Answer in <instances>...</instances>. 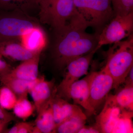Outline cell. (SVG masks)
Masks as SVG:
<instances>
[{"instance_id":"28","label":"cell","mask_w":133,"mask_h":133,"mask_svg":"<svg viewBox=\"0 0 133 133\" xmlns=\"http://www.w3.org/2000/svg\"><path fill=\"white\" fill-rule=\"evenodd\" d=\"M123 83L125 84V85H133V66L129 71Z\"/></svg>"},{"instance_id":"9","label":"cell","mask_w":133,"mask_h":133,"mask_svg":"<svg viewBox=\"0 0 133 133\" xmlns=\"http://www.w3.org/2000/svg\"><path fill=\"white\" fill-rule=\"evenodd\" d=\"M113 85L112 78L104 69L94 71L90 85L89 102L95 112L105 101Z\"/></svg>"},{"instance_id":"13","label":"cell","mask_w":133,"mask_h":133,"mask_svg":"<svg viewBox=\"0 0 133 133\" xmlns=\"http://www.w3.org/2000/svg\"><path fill=\"white\" fill-rule=\"evenodd\" d=\"M50 105L56 126L70 116L84 114L77 105L72 104L57 94L51 100Z\"/></svg>"},{"instance_id":"2","label":"cell","mask_w":133,"mask_h":133,"mask_svg":"<svg viewBox=\"0 0 133 133\" xmlns=\"http://www.w3.org/2000/svg\"><path fill=\"white\" fill-rule=\"evenodd\" d=\"M110 48L104 69L112 78L113 89H118L124 83L133 66V34L124 41L115 43Z\"/></svg>"},{"instance_id":"7","label":"cell","mask_w":133,"mask_h":133,"mask_svg":"<svg viewBox=\"0 0 133 133\" xmlns=\"http://www.w3.org/2000/svg\"><path fill=\"white\" fill-rule=\"evenodd\" d=\"M97 50L72 59L66 65L64 77L57 87V95L65 97L66 92L72 84L81 77L88 74L89 66Z\"/></svg>"},{"instance_id":"10","label":"cell","mask_w":133,"mask_h":133,"mask_svg":"<svg viewBox=\"0 0 133 133\" xmlns=\"http://www.w3.org/2000/svg\"><path fill=\"white\" fill-rule=\"evenodd\" d=\"M94 71L87 74L82 79L72 83L67 91L65 98L71 99L74 103L83 107L89 115L95 114L96 112L89 104L90 85Z\"/></svg>"},{"instance_id":"6","label":"cell","mask_w":133,"mask_h":133,"mask_svg":"<svg viewBox=\"0 0 133 133\" xmlns=\"http://www.w3.org/2000/svg\"><path fill=\"white\" fill-rule=\"evenodd\" d=\"M133 12L124 16H115L104 26L98 37L97 48L113 44L133 34Z\"/></svg>"},{"instance_id":"19","label":"cell","mask_w":133,"mask_h":133,"mask_svg":"<svg viewBox=\"0 0 133 133\" xmlns=\"http://www.w3.org/2000/svg\"><path fill=\"white\" fill-rule=\"evenodd\" d=\"M15 116L25 120L32 115L35 110L34 104L28 99V97L18 98L13 108Z\"/></svg>"},{"instance_id":"18","label":"cell","mask_w":133,"mask_h":133,"mask_svg":"<svg viewBox=\"0 0 133 133\" xmlns=\"http://www.w3.org/2000/svg\"><path fill=\"white\" fill-rule=\"evenodd\" d=\"M87 119L85 114L70 116L56 126L54 133H78L85 125Z\"/></svg>"},{"instance_id":"26","label":"cell","mask_w":133,"mask_h":133,"mask_svg":"<svg viewBox=\"0 0 133 133\" xmlns=\"http://www.w3.org/2000/svg\"><path fill=\"white\" fill-rule=\"evenodd\" d=\"M12 69V66L7 63L3 57L0 54V76L9 74Z\"/></svg>"},{"instance_id":"11","label":"cell","mask_w":133,"mask_h":133,"mask_svg":"<svg viewBox=\"0 0 133 133\" xmlns=\"http://www.w3.org/2000/svg\"><path fill=\"white\" fill-rule=\"evenodd\" d=\"M56 93L55 81H47L43 78H39L29 92L37 113L50 105L51 101Z\"/></svg>"},{"instance_id":"29","label":"cell","mask_w":133,"mask_h":133,"mask_svg":"<svg viewBox=\"0 0 133 133\" xmlns=\"http://www.w3.org/2000/svg\"><path fill=\"white\" fill-rule=\"evenodd\" d=\"M9 122L0 119V133H4Z\"/></svg>"},{"instance_id":"14","label":"cell","mask_w":133,"mask_h":133,"mask_svg":"<svg viewBox=\"0 0 133 133\" xmlns=\"http://www.w3.org/2000/svg\"><path fill=\"white\" fill-rule=\"evenodd\" d=\"M0 54L9 60L22 62L38 54L29 51L16 40L0 42Z\"/></svg>"},{"instance_id":"23","label":"cell","mask_w":133,"mask_h":133,"mask_svg":"<svg viewBox=\"0 0 133 133\" xmlns=\"http://www.w3.org/2000/svg\"><path fill=\"white\" fill-rule=\"evenodd\" d=\"M32 0H0V8H16L19 5L31 4Z\"/></svg>"},{"instance_id":"25","label":"cell","mask_w":133,"mask_h":133,"mask_svg":"<svg viewBox=\"0 0 133 133\" xmlns=\"http://www.w3.org/2000/svg\"><path fill=\"white\" fill-rule=\"evenodd\" d=\"M0 119L10 123L11 121L16 120V117L14 114L0 106Z\"/></svg>"},{"instance_id":"8","label":"cell","mask_w":133,"mask_h":133,"mask_svg":"<svg viewBox=\"0 0 133 133\" xmlns=\"http://www.w3.org/2000/svg\"><path fill=\"white\" fill-rule=\"evenodd\" d=\"M37 26L33 19L26 17L0 15V42L20 39L26 31Z\"/></svg>"},{"instance_id":"22","label":"cell","mask_w":133,"mask_h":133,"mask_svg":"<svg viewBox=\"0 0 133 133\" xmlns=\"http://www.w3.org/2000/svg\"><path fill=\"white\" fill-rule=\"evenodd\" d=\"M115 16H124L133 12V0H111Z\"/></svg>"},{"instance_id":"12","label":"cell","mask_w":133,"mask_h":133,"mask_svg":"<svg viewBox=\"0 0 133 133\" xmlns=\"http://www.w3.org/2000/svg\"><path fill=\"white\" fill-rule=\"evenodd\" d=\"M19 39L26 49L35 54L41 53L48 43L46 34L39 26L26 31Z\"/></svg>"},{"instance_id":"20","label":"cell","mask_w":133,"mask_h":133,"mask_svg":"<svg viewBox=\"0 0 133 133\" xmlns=\"http://www.w3.org/2000/svg\"><path fill=\"white\" fill-rule=\"evenodd\" d=\"M114 96L119 105L133 112V85H125Z\"/></svg>"},{"instance_id":"24","label":"cell","mask_w":133,"mask_h":133,"mask_svg":"<svg viewBox=\"0 0 133 133\" xmlns=\"http://www.w3.org/2000/svg\"><path fill=\"white\" fill-rule=\"evenodd\" d=\"M34 122H19V128L18 133H32L34 129Z\"/></svg>"},{"instance_id":"27","label":"cell","mask_w":133,"mask_h":133,"mask_svg":"<svg viewBox=\"0 0 133 133\" xmlns=\"http://www.w3.org/2000/svg\"><path fill=\"white\" fill-rule=\"evenodd\" d=\"M99 129L95 124L93 126L84 125L78 131V133H100Z\"/></svg>"},{"instance_id":"21","label":"cell","mask_w":133,"mask_h":133,"mask_svg":"<svg viewBox=\"0 0 133 133\" xmlns=\"http://www.w3.org/2000/svg\"><path fill=\"white\" fill-rule=\"evenodd\" d=\"M14 93L5 85L0 86V106L7 110L13 109L17 101Z\"/></svg>"},{"instance_id":"15","label":"cell","mask_w":133,"mask_h":133,"mask_svg":"<svg viewBox=\"0 0 133 133\" xmlns=\"http://www.w3.org/2000/svg\"><path fill=\"white\" fill-rule=\"evenodd\" d=\"M41 54H38L22 62L8 75L26 81H33L38 78V65Z\"/></svg>"},{"instance_id":"1","label":"cell","mask_w":133,"mask_h":133,"mask_svg":"<svg viewBox=\"0 0 133 133\" xmlns=\"http://www.w3.org/2000/svg\"><path fill=\"white\" fill-rule=\"evenodd\" d=\"M89 27L84 18L78 13L62 30L56 33L52 57L59 70L65 68L72 59L88 54L97 48L98 33H87Z\"/></svg>"},{"instance_id":"3","label":"cell","mask_w":133,"mask_h":133,"mask_svg":"<svg viewBox=\"0 0 133 133\" xmlns=\"http://www.w3.org/2000/svg\"><path fill=\"white\" fill-rule=\"evenodd\" d=\"M133 112L119 105L114 95H108L95 124L101 133H133Z\"/></svg>"},{"instance_id":"4","label":"cell","mask_w":133,"mask_h":133,"mask_svg":"<svg viewBox=\"0 0 133 133\" xmlns=\"http://www.w3.org/2000/svg\"><path fill=\"white\" fill-rule=\"evenodd\" d=\"M40 10L41 20L50 25L56 33L64 28L78 14L74 0H33Z\"/></svg>"},{"instance_id":"17","label":"cell","mask_w":133,"mask_h":133,"mask_svg":"<svg viewBox=\"0 0 133 133\" xmlns=\"http://www.w3.org/2000/svg\"><path fill=\"white\" fill-rule=\"evenodd\" d=\"M32 133H54L56 125L50 105L38 114Z\"/></svg>"},{"instance_id":"16","label":"cell","mask_w":133,"mask_h":133,"mask_svg":"<svg viewBox=\"0 0 133 133\" xmlns=\"http://www.w3.org/2000/svg\"><path fill=\"white\" fill-rule=\"evenodd\" d=\"M38 79V78L33 81H26L11 77L8 74L0 76L1 84L9 88L18 98L28 97V94Z\"/></svg>"},{"instance_id":"5","label":"cell","mask_w":133,"mask_h":133,"mask_svg":"<svg viewBox=\"0 0 133 133\" xmlns=\"http://www.w3.org/2000/svg\"><path fill=\"white\" fill-rule=\"evenodd\" d=\"M77 12L99 34L114 17L111 0H74Z\"/></svg>"}]
</instances>
